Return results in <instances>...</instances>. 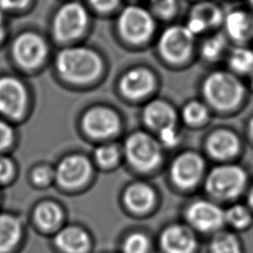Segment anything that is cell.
I'll use <instances>...</instances> for the list:
<instances>
[{
  "label": "cell",
  "instance_id": "6da1fadb",
  "mask_svg": "<svg viewBox=\"0 0 253 253\" xmlns=\"http://www.w3.org/2000/svg\"><path fill=\"white\" fill-rule=\"evenodd\" d=\"M50 66L56 81L75 90L91 89L101 84L109 73L107 56L85 42L56 47Z\"/></svg>",
  "mask_w": 253,
  "mask_h": 253
},
{
  "label": "cell",
  "instance_id": "7a4b0ae2",
  "mask_svg": "<svg viewBox=\"0 0 253 253\" xmlns=\"http://www.w3.org/2000/svg\"><path fill=\"white\" fill-rule=\"evenodd\" d=\"M53 47L46 33L26 28L10 38L8 58L17 73L25 77L35 76L50 65Z\"/></svg>",
  "mask_w": 253,
  "mask_h": 253
},
{
  "label": "cell",
  "instance_id": "3957f363",
  "mask_svg": "<svg viewBox=\"0 0 253 253\" xmlns=\"http://www.w3.org/2000/svg\"><path fill=\"white\" fill-rule=\"evenodd\" d=\"M93 20L82 0H61L49 16L46 34L54 47L81 43L91 34Z\"/></svg>",
  "mask_w": 253,
  "mask_h": 253
},
{
  "label": "cell",
  "instance_id": "277c9868",
  "mask_svg": "<svg viewBox=\"0 0 253 253\" xmlns=\"http://www.w3.org/2000/svg\"><path fill=\"white\" fill-rule=\"evenodd\" d=\"M113 18V34L122 46L135 51L152 46L159 23L146 5L128 2Z\"/></svg>",
  "mask_w": 253,
  "mask_h": 253
},
{
  "label": "cell",
  "instance_id": "5b68a950",
  "mask_svg": "<svg viewBox=\"0 0 253 253\" xmlns=\"http://www.w3.org/2000/svg\"><path fill=\"white\" fill-rule=\"evenodd\" d=\"M153 50L159 62L172 70L189 67L197 58L198 38L184 23L166 24L153 42Z\"/></svg>",
  "mask_w": 253,
  "mask_h": 253
},
{
  "label": "cell",
  "instance_id": "8992f818",
  "mask_svg": "<svg viewBox=\"0 0 253 253\" xmlns=\"http://www.w3.org/2000/svg\"><path fill=\"white\" fill-rule=\"evenodd\" d=\"M248 87L243 79L226 68H214L200 82L202 100L210 109L220 113L233 112L245 101Z\"/></svg>",
  "mask_w": 253,
  "mask_h": 253
},
{
  "label": "cell",
  "instance_id": "52a82bcc",
  "mask_svg": "<svg viewBox=\"0 0 253 253\" xmlns=\"http://www.w3.org/2000/svg\"><path fill=\"white\" fill-rule=\"evenodd\" d=\"M118 94L129 102L148 101L160 86L158 72L146 63H134L122 70L115 80Z\"/></svg>",
  "mask_w": 253,
  "mask_h": 253
},
{
  "label": "cell",
  "instance_id": "ba28073f",
  "mask_svg": "<svg viewBox=\"0 0 253 253\" xmlns=\"http://www.w3.org/2000/svg\"><path fill=\"white\" fill-rule=\"evenodd\" d=\"M31 89L25 76L17 72L0 73V114L12 119H21L28 111Z\"/></svg>",
  "mask_w": 253,
  "mask_h": 253
},
{
  "label": "cell",
  "instance_id": "9c48e42d",
  "mask_svg": "<svg viewBox=\"0 0 253 253\" xmlns=\"http://www.w3.org/2000/svg\"><path fill=\"white\" fill-rule=\"evenodd\" d=\"M142 119L146 126L160 135L164 144L175 145L177 143L178 114L170 102L156 97L148 100L142 110Z\"/></svg>",
  "mask_w": 253,
  "mask_h": 253
},
{
  "label": "cell",
  "instance_id": "30bf717a",
  "mask_svg": "<svg viewBox=\"0 0 253 253\" xmlns=\"http://www.w3.org/2000/svg\"><path fill=\"white\" fill-rule=\"evenodd\" d=\"M225 12L215 0L194 1L188 9L184 24L197 38L204 37L221 30Z\"/></svg>",
  "mask_w": 253,
  "mask_h": 253
},
{
  "label": "cell",
  "instance_id": "8fae6325",
  "mask_svg": "<svg viewBox=\"0 0 253 253\" xmlns=\"http://www.w3.org/2000/svg\"><path fill=\"white\" fill-rule=\"evenodd\" d=\"M246 174L236 165H221L213 168L206 179V189L211 196L229 200L237 197L245 187Z\"/></svg>",
  "mask_w": 253,
  "mask_h": 253
},
{
  "label": "cell",
  "instance_id": "7c38bea8",
  "mask_svg": "<svg viewBox=\"0 0 253 253\" xmlns=\"http://www.w3.org/2000/svg\"><path fill=\"white\" fill-rule=\"evenodd\" d=\"M125 153L129 164L142 171L153 169L161 160L160 146L151 136L142 131L134 132L127 137Z\"/></svg>",
  "mask_w": 253,
  "mask_h": 253
},
{
  "label": "cell",
  "instance_id": "4fadbf2b",
  "mask_svg": "<svg viewBox=\"0 0 253 253\" xmlns=\"http://www.w3.org/2000/svg\"><path fill=\"white\" fill-rule=\"evenodd\" d=\"M81 124L84 131L93 137H109L117 133L121 126L119 114L103 104L93 105L82 115Z\"/></svg>",
  "mask_w": 253,
  "mask_h": 253
},
{
  "label": "cell",
  "instance_id": "5bb4252c",
  "mask_svg": "<svg viewBox=\"0 0 253 253\" xmlns=\"http://www.w3.org/2000/svg\"><path fill=\"white\" fill-rule=\"evenodd\" d=\"M221 31L231 45H249L253 42V12L248 7L226 11Z\"/></svg>",
  "mask_w": 253,
  "mask_h": 253
},
{
  "label": "cell",
  "instance_id": "9a60e30c",
  "mask_svg": "<svg viewBox=\"0 0 253 253\" xmlns=\"http://www.w3.org/2000/svg\"><path fill=\"white\" fill-rule=\"evenodd\" d=\"M188 221L198 230L209 232L220 228L225 221L224 211L214 203L197 201L187 210Z\"/></svg>",
  "mask_w": 253,
  "mask_h": 253
},
{
  "label": "cell",
  "instance_id": "2e32d148",
  "mask_svg": "<svg viewBox=\"0 0 253 253\" xmlns=\"http://www.w3.org/2000/svg\"><path fill=\"white\" fill-rule=\"evenodd\" d=\"M204 172V160L200 155L187 152L178 156L171 166V178L181 188H191L201 179Z\"/></svg>",
  "mask_w": 253,
  "mask_h": 253
},
{
  "label": "cell",
  "instance_id": "e0dca14e",
  "mask_svg": "<svg viewBox=\"0 0 253 253\" xmlns=\"http://www.w3.org/2000/svg\"><path fill=\"white\" fill-rule=\"evenodd\" d=\"M89 161L81 155H71L64 158L57 166L54 176L64 187L73 188L82 185L90 176Z\"/></svg>",
  "mask_w": 253,
  "mask_h": 253
},
{
  "label": "cell",
  "instance_id": "ac0fdd59",
  "mask_svg": "<svg viewBox=\"0 0 253 253\" xmlns=\"http://www.w3.org/2000/svg\"><path fill=\"white\" fill-rule=\"evenodd\" d=\"M231 43L221 30L202 37L198 42L197 58L206 64H217L225 59Z\"/></svg>",
  "mask_w": 253,
  "mask_h": 253
},
{
  "label": "cell",
  "instance_id": "d6986e66",
  "mask_svg": "<svg viewBox=\"0 0 253 253\" xmlns=\"http://www.w3.org/2000/svg\"><path fill=\"white\" fill-rule=\"evenodd\" d=\"M160 242L166 253H192L196 248L194 234L180 225L166 228L161 235Z\"/></svg>",
  "mask_w": 253,
  "mask_h": 253
},
{
  "label": "cell",
  "instance_id": "ffe728a7",
  "mask_svg": "<svg viewBox=\"0 0 253 253\" xmlns=\"http://www.w3.org/2000/svg\"><path fill=\"white\" fill-rule=\"evenodd\" d=\"M240 148L237 135L226 128L213 131L208 138L207 149L209 153L216 159H228L234 156Z\"/></svg>",
  "mask_w": 253,
  "mask_h": 253
},
{
  "label": "cell",
  "instance_id": "44dd1931",
  "mask_svg": "<svg viewBox=\"0 0 253 253\" xmlns=\"http://www.w3.org/2000/svg\"><path fill=\"white\" fill-rule=\"evenodd\" d=\"M226 69L243 78L253 71V47L250 45H231L224 59Z\"/></svg>",
  "mask_w": 253,
  "mask_h": 253
},
{
  "label": "cell",
  "instance_id": "7402d4cb",
  "mask_svg": "<svg viewBox=\"0 0 253 253\" xmlns=\"http://www.w3.org/2000/svg\"><path fill=\"white\" fill-rule=\"evenodd\" d=\"M55 244L65 253H84L89 248V237L80 228L69 226L55 236Z\"/></svg>",
  "mask_w": 253,
  "mask_h": 253
},
{
  "label": "cell",
  "instance_id": "603a6c76",
  "mask_svg": "<svg viewBox=\"0 0 253 253\" xmlns=\"http://www.w3.org/2000/svg\"><path fill=\"white\" fill-rule=\"evenodd\" d=\"M125 204L133 211L142 212L151 208L154 203V193L150 187L142 183L129 186L124 195Z\"/></svg>",
  "mask_w": 253,
  "mask_h": 253
},
{
  "label": "cell",
  "instance_id": "cb8c5ba5",
  "mask_svg": "<svg viewBox=\"0 0 253 253\" xmlns=\"http://www.w3.org/2000/svg\"><path fill=\"white\" fill-rule=\"evenodd\" d=\"M20 235L19 220L9 214H0V253H6L15 246Z\"/></svg>",
  "mask_w": 253,
  "mask_h": 253
},
{
  "label": "cell",
  "instance_id": "d4e9b609",
  "mask_svg": "<svg viewBox=\"0 0 253 253\" xmlns=\"http://www.w3.org/2000/svg\"><path fill=\"white\" fill-rule=\"evenodd\" d=\"M146 7L158 23L170 24L181 10V0H146Z\"/></svg>",
  "mask_w": 253,
  "mask_h": 253
},
{
  "label": "cell",
  "instance_id": "484cf974",
  "mask_svg": "<svg viewBox=\"0 0 253 253\" xmlns=\"http://www.w3.org/2000/svg\"><path fill=\"white\" fill-rule=\"evenodd\" d=\"M210 110L202 99H192L184 104L181 110V117L188 125L199 126L208 121Z\"/></svg>",
  "mask_w": 253,
  "mask_h": 253
},
{
  "label": "cell",
  "instance_id": "4316f807",
  "mask_svg": "<svg viewBox=\"0 0 253 253\" xmlns=\"http://www.w3.org/2000/svg\"><path fill=\"white\" fill-rule=\"evenodd\" d=\"M35 219L42 228L52 229L61 219L60 209L53 203H42L35 211Z\"/></svg>",
  "mask_w": 253,
  "mask_h": 253
},
{
  "label": "cell",
  "instance_id": "83f0119b",
  "mask_svg": "<svg viewBox=\"0 0 253 253\" xmlns=\"http://www.w3.org/2000/svg\"><path fill=\"white\" fill-rule=\"evenodd\" d=\"M210 250L211 253H240V243L237 237L226 231L216 233L211 243Z\"/></svg>",
  "mask_w": 253,
  "mask_h": 253
},
{
  "label": "cell",
  "instance_id": "f1b7e54d",
  "mask_svg": "<svg viewBox=\"0 0 253 253\" xmlns=\"http://www.w3.org/2000/svg\"><path fill=\"white\" fill-rule=\"evenodd\" d=\"M94 17H114L125 5V0H82Z\"/></svg>",
  "mask_w": 253,
  "mask_h": 253
},
{
  "label": "cell",
  "instance_id": "f546056e",
  "mask_svg": "<svg viewBox=\"0 0 253 253\" xmlns=\"http://www.w3.org/2000/svg\"><path fill=\"white\" fill-rule=\"evenodd\" d=\"M224 219L235 228H243L251 221V214L246 207L234 205L224 212Z\"/></svg>",
  "mask_w": 253,
  "mask_h": 253
},
{
  "label": "cell",
  "instance_id": "4dcf8cb0",
  "mask_svg": "<svg viewBox=\"0 0 253 253\" xmlns=\"http://www.w3.org/2000/svg\"><path fill=\"white\" fill-rule=\"evenodd\" d=\"M37 0H0V11L7 16H20L29 13Z\"/></svg>",
  "mask_w": 253,
  "mask_h": 253
},
{
  "label": "cell",
  "instance_id": "1f68e13d",
  "mask_svg": "<svg viewBox=\"0 0 253 253\" xmlns=\"http://www.w3.org/2000/svg\"><path fill=\"white\" fill-rule=\"evenodd\" d=\"M149 242L143 233L134 232L127 236L123 245L124 253H147Z\"/></svg>",
  "mask_w": 253,
  "mask_h": 253
},
{
  "label": "cell",
  "instance_id": "d6a6232c",
  "mask_svg": "<svg viewBox=\"0 0 253 253\" xmlns=\"http://www.w3.org/2000/svg\"><path fill=\"white\" fill-rule=\"evenodd\" d=\"M119 150L114 145H103L96 149V161L103 167H111L115 165L119 159Z\"/></svg>",
  "mask_w": 253,
  "mask_h": 253
},
{
  "label": "cell",
  "instance_id": "836d02e7",
  "mask_svg": "<svg viewBox=\"0 0 253 253\" xmlns=\"http://www.w3.org/2000/svg\"><path fill=\"white\" fill-rule=\"evenodd\" d=\"M52 176L53 173L48 167H39L33 172V180L38 185H46Z\"/></svg>",
  "mask_w": 253,
  "mask_h": 253
},
{
  "label": "cell",
  "instance_id": "e575fe53",
  "mask_svg": "<svg viewBox=\"0 0 253 253\" xmlns=\"http://www.w3.org/2000/svg\"><path fill=\"white\" fill-rule=\"evenodd\" d=\"M13 139V130L4 121L0 120V149L7 147Z\"/></svg>",
  "mask_w": 253,
  "mask_h": 253
},
{
  "label": "cell",
  "instance_id": "d590c367",
  "mask_svg": "<svg viewBox=\"0 0 253 253\" xmlns=\"http://www.w3.org/2000/svg\"><path fill=\"white\" fill-rule=\"evenodd\" d=\"M10 27L8 16L0 11V48L10 40Z\"/></svg>",
  "mask_w": 253,
  "mask_h": 253
},
{
  "label": "cell",
  "instance_id": "8d00e7d4",
  "mask_svg": "<svg viewBox=\"0 0 253 253\" xmlns=\"http://www.w3.org/2000/svg\"><path fill=\"white\" fill-rule=\"evenodd\" d=\"M13 173V165L11 161L6 158L0 156V181L8 180Z\"/></svg>",
  "mask_w": 253,
  "mask_h": 253
},
{
  "label": "cell",
  "instance_id": "74e56055",
  "mask_svg": "<svg viewBox=\"0 0 253 253\" xmlns=\"http://www.w3.org/2000/svg\"><path fill=\"white\" fill-rule=\"evenodd\" d=\"M247 80H248V88L251 91H253V71L248 75Z\"/></svg>",
  "mask_w": 253,
  "mask_h": 253
},
{
  "label": "cell",
  "instance_id": "f35d334b",
  "mask_svg": "<svg viewBox=\"0 0 253 253\" xmlns=\"http://www.w3.org/2000/svg\"><path fill=\"white\" fill-rule=\"evenodd\" d=\"M248 131L249 134L251 136V138L253 139V117L251 118V120L249 121V125H248Z\"/></svg>",
  "mask_w": 253,
  "mask_h": 253
},
{
  "label": "cell",
  "instance_id": "ab89813d",
  "mask_svg": "<svg viewBox=\"0 0 253 253\" xmlns=\"http://www.w3.org/2000/svg\"><path fill=\"white\" fill-rule=\"evenodd\" d=\"M248 203L251 206V208L253 209V187L251 188V190L249 192V195H248Z\"/></svg>",
  "mask_w": 253,
  "mask_h": 253
},
{
  "label": "cell",
  "instance_id": "60d3db41",
  "mask_svg": "<svg viewBox=\"0 0 253 253\" xmlns=\"http://www.w3.org/2000/svg\"><path fill=\"white\" fill-rule=\"evenodd\" d=\"M246 1H247L248 8L253 12V0H246Z\"/></svg>",
  "mask_w": 253,
  "mask_h": 253
},
{
  "label": "cell",
  "instance_id": "b9f144b4",
  "mask_svg": "<svg viewBox=\"0 0 253 253\" xmlns=\"http://www.w3.org/2000/svg\"><path fill=\"white\" fill-rule=\"evenodd\" d=\"M129 2H132V3H140L141 1H143V0H128ZM146 1V0H145Z\"/></svg>",
  "mask_w": 253,
  "mask_h": 253
},
{
  "label": "cell",
  "instance_id": "7bdbcfd3",
  "mask_svg": "<svg viewBox=\"0 0 253 253\" xmlns=\"http://www.w3.org/2000/svg\"><path fill=\"white\" fill-rule=\"evenodd\" d=\"M191 1H192V2H194V1H198V0H191Z\"/></svg>",
  "mask_w": 253,
  "mask_h": 253
}]
</instances>
